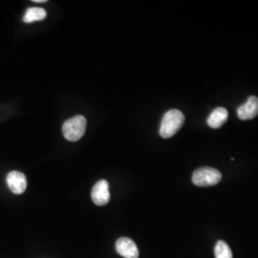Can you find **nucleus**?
I'll return each instance as SVG.
<instances>
[{"instance_id":"1","label":"nucleus","mask_w":258,"mask_h":258,"mask_svg":"<svg viewBox=\"0 0 258 258\" xmlns=\"http://www.w3.org/2000/svg\"><path fill=\"white\" fill-rule=\"evenodd\" d=\"M184 122V115L180 110L171 109L167 111L161 121L159 133L162 138L173 137L182 128Z\"/></svg>"},{"instance_id":"2","label":"nucleus","mask_w":258,"mask_h":258,"mask_svg":"<svg viewBox=\"0 0 258 258\" xmlns=\"http://www.w3.org/2000/svg\"><path fill=\"white\" fill-rule=\"evenodd\" d=\"M221 172L213 167L203 166L196 169L192 174V183L197 186L207 187L220 183Z\"/></svg>"},{"instance_id":"3","label":"nucleus","mask_w":258,"mask_h":258,"mask_svg":"<svg viewBox=\"0 0 258 258\" xmlns=\"http://www.w3.org/2000/svg\"><path fill=\"white\" fill-rule=\"evenodd\" d=\"M87 121L83 116H76L66 120L62 126V133L65 139L70 142H77L82 138L86 129Z\"/></svg>"},{"instance_id":"4","label":"nucleus","mask_w":258,"mask_h":258,"mask_svg":"<svg viewBox=\"0 0 258 258\" xmlns=\"http://www.w3.org/2000/svg\"><path fill=\"white\" fill-rule=\"evenodd\" d=\"M93 202L97 206H104L110 200L109 184L106 180H101L93 186L91 191Z\"/></svg>"},{"instance_id":"5","label":"nucleus","mask_w":258,"mask_h":258,"mask_svg":"<svg viewBox=\"0 0 258 258\" xmlns=\"http://www.w3.org/2000/svg\"><path fill=\"white\" fill-rule=\"evenodd\" d=\"M258 115V98L250 96L247 102L237 108V116L240 120H251Z\"/></svg>"},{"instance_id":"6","label":"nucleus","mask_w":258,"mask_h":258,"mask_svg":"<svg viewBox=\"0 0 258 258\" xmlns=\"http://www.w3.org/2000/svg\"><path fill=\"white\" fill-rule=\"evenodd\" d=\"M10 190L15 194H22L27 188L26 176L19 171H11L7 176Z\"/></svg>"},{"instance_id":"7","label":"nucleus","mask_w":258,"mask_h":258,"mask_svg":"<svg viewBox=\"0 0 258 258\" xmlns=\"http://www.w3.org/2000/svg\"><path fill=\"white\" fill-rule=\"evenodd\" d=\"M117 252L124 258H139V249L133 240L121 237L116 242Z\"/></svg>"},{"instance_id":"8","label":"nucleus","mask_w":258,"mask_h":258,"mask_svg":"<svg viewBox=\"0 0 258 258\" xmlns=\"http://www.w3.org/2000/svg\"><path fill=\"white\" fill-rule=\"evenodd\" d=\"M229 113L224 107H217L212 111L210 116L208 117L207 123L212 128H219L228 120Z\"/></svg>"},{"instance_id":"9","label":"nucleus","mask_w":258,"mask_h":258,"mask_svg":"<svg viewBox=\"0 0 258 258\" xmlns=\"http://www.w3.org/2000/svg\"><path fill=\"white\" fill-rule=\"evenodd\" d=\"M46 11L38 7H32L29 8L25 13L23 18V21L26 23H32L35 21H40L46 18Z\"/></svg>"},{"instance_id":"10","label":"nucleus","mask_w":258,"mask_h":258,"mask_svg":"<svg viewBox=\"0 0 258 258\" xmlns=\"http://www.w3.org/2000/svg\"><path fill=\"white\" fill-rule=\"evenodd\" d=\"M214 254H215V258H232L231 248L224 241L217 242L214 249Z\"/></svg>"},{"instance_id":"11","label":"nucleus","mask_w":258,"mask_h":258,"mask_svg":"<svg viewBox=\"0 0 258 258\" xmlns=\"http://www.w3.org/2000/svg\"><path fill=\"white\" fill-rule=\"evenodd\" d=\"M35 2H45V0H35Z\"/></svg>"}]
</instances>
